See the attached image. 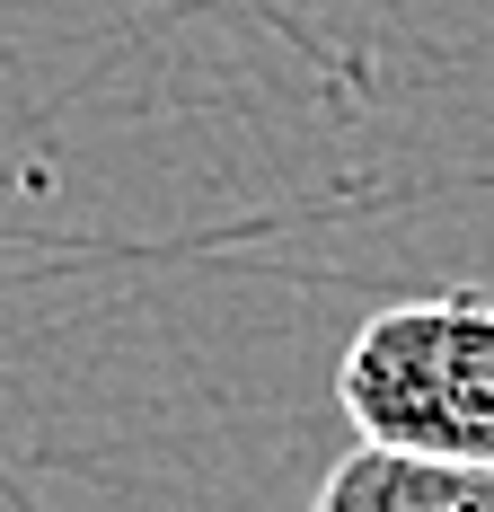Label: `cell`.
I'll return each instance as SVG.
<instances>
[{"instance_id":"7a4b0ae2","label":"cell","mask_w":494,"mask_h":512,"mask_svg":"<svg viewBox=\"0 0 494 512\" xmlns=\"http://www.w3.org/2000/svg\"><path fill=\"white\" fill-rule=\"evenodd\" d=\"M309 512H494V468L362 442V451H345L318 477Z\"/></svg>"},{"instance_id":"6da1fadb","label":"cell","mask_w":494,"mask_h":512,"mask_svg":"<svg viewBox=\"0 0 494 512\" xmlns=\"http://www.w3.org/2000/svg\"><path fill=\"white\" fill-rule=\"evenodd\" d=\"M336 407L362 442L494 468V301L424 292L371 309L336 362Z\"/></svg>"}]
</instances>
